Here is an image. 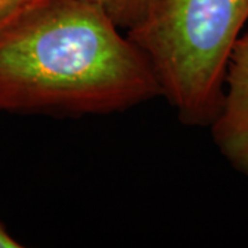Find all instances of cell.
I'll use <instances>...</instances> for the list:
<instances>
[{
    "mask_svg": "<svg viewBox=\"0 0 248 248\" xmlns=\"http://www.w3.org/2000/svg\"><path fill=\"white\" fill-rule=\"evenodd\" d=\"M21 247V244L17 240H14L9 234V232L6 231L1 225H0V248H18Z\"/></svg>",
    "mask_w": 248,
    "mask_h": 248,
    "instance_id": "6",
    "label": "cell"
},
{
    "mask_svg": "<svg viewBox=\"0 0 248 248\" xmlns=\"http://www.w3.org/2000/svg\"><path fill=\"white\" fill-rule=\"evenodd\" d=\"M247 21L248 0H156L127 31L181 123L211 125L218 116L228 62Z\"/></svg>",
    "mask_w": 248,
    "mask_h": 248,
    "instance_id": "2",
    "label": "cell"
},
{
    "mask_svg": "<svg viewBox=\"0 0 248 248\" xmlns=\"http://www.w3.org/2000/svg\"><path fill=\"white\" fill-rule=\"evenodd\" d=\"M105 11L122 31L138 25L149 13L156 0H87Z\"/></svg>",
    "mask_w": 248,
    "mask_h": 248,
    "instance_id": "4",
    "label": "cell"
},
{
    "mask_svg": "<svg viewBox=\"0 0 248 248\" xmlns=\"http://www.w3.org/2000/svg\"><path fill=\"white\" fill-rule=\"evenodd\" d=\"M36 0H0V25Z\"/></svg>",
    "mask_w": 248,
    "mask_h": 248,
    "instance_id": "5",
    "label": "cell"
},
{
    "mask_svg": "<svg viewBox=\"0 0 248 248\" xmlns=\"http://www.w3.org/2000/svg\"><path fill=\"white\" fill-rule=\"evenodd\" d=\"M210 127L222 156L248 177V32L240 36L232 50L223 102Z\"/></svg>",
    "mask_w": 248,
    "mask_h": 248,
    "instance_id": "3",
    "label": "cell"
},
{
    "mask_svg": "<svg viewBox=\"0 0 248 248\" xmlns=\"http://www.w3.org/2000/svg\"><path fill=\"white\" fill-rule=\"evenodd\" d=\"M87 0H36L0 25V112L108 115L161 97L145 54Z\"/></svg>",
    "mask_w": 248,
    "mask_h": 248,
    "instance_id": "1",
    "label": "cell"
}]
</instances>
